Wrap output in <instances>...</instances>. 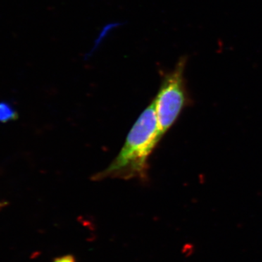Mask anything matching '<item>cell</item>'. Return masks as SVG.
<instances>
[{
  "mask_svg": "<svg viewBox=\"0 0 262 262\" xmlns=\"http://www.w3.org/2000/svg\"><path fill=\"white\" fill-rule=\"evenodd\" d=\"M163 137L152 101L136 120L115 159L107 168L93 176L92 180L137 179L147 182L150 155Z\"/></svg>",
  "mask_w": 262,
  "mask_h": 262,
  "instance_id": "cell-1",
  "label": "cell"
},
{
  "mask_svg": "<svg viewBox=\"0 0 262 262\" xmlns=\"http://www.w3.org/2000/svg\"><path fill=\"white\" fill-rule=\"evenodd\" d=\"M187 58L182 57L175 67L164 74L159 91L153 100L162 136L168 132L188 105L190 104L184 72Z\"/></svg>",
  "mask_w": 262,
  "mask_h": 262,
  "instance_id": "cell-2",
  "label": "cell"
},
{
  "mask_svg": "<svg viewBox=\"0 0 262 262\" xmlns=\"http://www.w3.org/2000/svg\"><path fill=\"white\" fill-rule=\"evenodd\" d=\"M16 118V112L10 105L6 103H0V122H9Z\"/></svg>",
  "mask_w": 262,
  "mask_h": 262,
  "instance_id": "cell-3",
  "label": "cell"
},
{
  "mask_svg": "<svg viewBox=\"0 0 262 262\" xmlns=\"http://www.w3.org/2000/svg\"><path fill=\"white\" fill-rule=\"evenodd\" d=\"M53 262H75V258L72 256H65L56 258Z\"/></svg>",
  "mask_w": 262,
  "mask_h": 262,
  "instance_id": "cell-4",
  "label": "cell"
}]
</instances>
